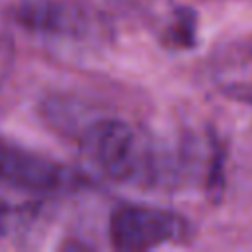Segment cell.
<instances>
[{
  "instance_id": "8992f818",
  "label": "cell",
  "mask_w": 252,
  "mask_h": 252,
  "mask_svg": "<svg viewBox=\"0 0 252 252\" xmlns=\"http://www.w3.org/2000/svg\"><path fill=\"white\" fill-rule=\"evenodd\" d=\"M195 24H197L195 12H191L187 8L177 10L175 26L169 30L171 39L179 45H193V41H195Z\"/></svg>"
},
{
  "instance_id": "7a4b0ae2",
  "label": "cell",
  "mask_w": 252,
  "mask_h": 252,
  "mask_svg": "<svg viewBox=\"0 0 252 252\" xmlns=\"http://www.w3.org/2000/svg\"><path fill=\"white\" fill-rule=\"evenodd\" d=\"M181 224V219L171 211L146 205H122L110 215L108 236L114 248L140 252L177 238Z\"/></svg>"
},
{
  "instance_id": "277c9868",
  "label": "cell",
  "mask_w": 252,
  "mask_h": 252,
  "mask_svg": "<svg viewBox=\"0 0 252 252\" xmlns=\"http://www.w3.org/2000/svg\"><path fill=\"white\" fill-rule=\"evenodd\" d=\"M16 20L32 32L63 37H85L93 26L89 12L71 0H24Z\"/></svg>"
},
{
  "instance_id": "3957f363",
  "label": "cell",
  "mask_w": 252,
  "mask_h": 252,
  "mask_svg": "<svg viewBox=\"0 0 252 252\" xmlns=\"http://www.w3.org/2000/svg\"><path fill=\"white\" fill-rule=\"evenodd\" d=\"M0 181L39 193L71 191L81 177L67 165L28 150L0 144Z\"/></svg>"
},
{
  "instance_id": "5b68a950",
  "label": "cell",
  "mask_w": 252,
  "mask_h": 252,
  "mask_svg": "<svg viewBox=\"0 0 252 252\" xmlns=\"http://www.w3.org/2000/svg\"><path fill=\"white\" fill-rule=\"evenodd\" d=\"M213 81L230 98L252 104V49L238 43L222 45L211 57Z\"/></svg>"
},
{
  "instance_id": "6da1fadb",
  "label": "cell",
  "mask_w": 252,
  "mask_h": 252,
  "mask_svg": "<svg viewBox=\"0 0 252 252\" xmlns=\"http://www.w3.org/2000/svg\"><path fill=\"white\" fill-rule=\"evenodd\" d=\"M85 156L106 177L132 183L150 171V150L142 136L124 120L96 118L79 132Z\"/></svg>"
}]
</instances>
